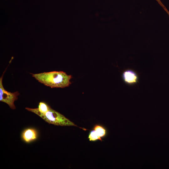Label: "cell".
<instances>
[{
	"label": "cell",
	"instance_id": "9c48e42d",
	"mask_svg": "<svg viewBox=\"0 0 169 169\" xmlns=\"http://www.w3.org/2000/svg\"><path fill=\"white\" fill-rule=\"evenodd\" d=\"M88 138L90 141H95L97 140L101 141L102 140L101 137L97 134L96 131L94 130L90 132Z\"/></svg>",
	"mask_w": 169,
	"mask_h": 169
},
{
	"label": "cell",
	"instance_id": "277c9868",
	"mask_svg": "<svg viewBox=\"0 0 169 169\" xmlns=\"http://www.w3.org/2000/svg\"><path fill=\"white\" fill-rule=\"evenodd\" d=\"M38 136V133L36 129L29 128L25 129L21 134L22 140L25 142L29 143L36 140Z\"/></svg>",
	"mask_w": 169,
	"mask_h": 169
},
{
	"label": "cell",
	"instance_id": "52a82bcc",
	"mask_svg": "<svg viewBox=\"0 0 169 169\" xmlns=\"http://www.w3.org/2000/svg\"><path fill=\"white\" fill-rule=\"evenodd\" d=\"M38 108L40 112L45 114L49 110L51 107L45 102H40L39 104Z\"/></svg>",
	"mask_w": 169,
	"mask_h": 169
},
{
	"label": "cell",
	"instance_id": "30bf717a",
	"mask_svg": "<svg viewBox=\"0 0 169 169\" xmlns=\"http://www.w3.org/2000/svg\"><path fill=\"white\" fill-rule=\"evenodd\" d=\"M159 3H161V2L160 0H156Z\"/></svg>",
	"mask_w": 169,
	"mask_h": 169
},
{
	"label": "cell",
	"instance_id": "3957f363",
	"mask_svg": "<svg viewBox=\"0 0 169 169\" xmlns=\"http://www.w3.org/2000/svg\"><path fill=\"white\" fill-rule=\"evenodd\" d=\"M3 75V74L0 79V101L7 104L12 109H15L16 107L14 102L17 100L19 93L18 91L9 92L4 89L2 84Z\"/></svg>",
	"mask_w": 169,
	"mask_h": 169
},
{
	"label": "cell",
	"instance_id": "8992f818",
	"mask_svg": "<svg viewBox=\"0 0 169 169\" xmlns=\"http://www.w3.org/2000/svg\"><path fill=\"white\" fill-rule=\"evenodd\" d=\"M94 130L96 131L97 134L100 137L104 136L106 134L105 129L100 125H95L94 128Z\"/></svg>",
	"mask_w": 169,
	"mask_h": 169
},
{
	"label": "cell",
	"instance_id": "ba28073f",
	"mask_svg": "<svg viewBox=\"0 0 169 169\" xmlns=\"http://www.w3.org/2000/svg\"><path fill=\"white\" fill-rule=\"evenodd\" d=\"M25 109L28 110L33 112L40 116L45 121L46 120V118L45 114L40 112L38 108H30L28 107L25 108Z\"/></svg>",
	"mask_w": 169,
	"mask_h": 169
},
{
	"label": "cell",
	"instance_id": "7a4b0ae2",
	"mask_svg": "<svg viewBox=\"0 0 169 169\" xmlns=\"http://www.w3.org/2000/svg\"><path fill=\"white\" fill-rule=\"evenodd\" d=\"M45 114V121L49 124L57 125L77 126L63 115L51 108Z\"/></svg>",
	"mask_w": 169,
	"mask_h": 169
},
{
	"label": "cell",
	"instance_id": "5b68a950",
	"mask_svg": "<svg viewBox=\"0 0 169 169\" xmlns=\"http://www.w3.org/2000/svg\"><path fill=\"white\" fill-rule=\"evenodd\" d=\"M123 79L124 81L130 85L135 84H136L138 79L137 74L133 70L127 69L123 73Z\"/></svg>",
	"mask_w": 169,
	"mask_h": 169
},
{
	"label": "cell",
	"instance_id": "6da1fadb",
	"mask_svg": "<svg viewBox=\"0 0 169 169\" xmlns=\"http://www.w3.org/2000/svg\"><path fill=\"white\" fill-rule=\"evenodd\" d=\"M32 76L39 82L51 88H64L71 84V75L62 71H51L38 74H32Z\"/></svg>",
	"mask_w": 169,
	"mask_h": 169
}]
</instances>
